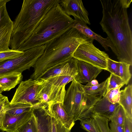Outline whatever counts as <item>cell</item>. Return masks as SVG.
<instances>
[{"label": "cell", "mask_w": 132, "mask_h": 132, "mask_svg": "<svg viewBox=\"0 0 132 132\" xmlns=\"http://www.w3.org/2000/svg\"><path fill=\"white\" fill-rule=\"evenodd\" d=\"M46 44L38 46L24 51L21 55L0 63V75L15 72L22 73L33 67L43 54Z\"/></svg>", "instance_id": "obj_6"}, {"label": "cell", "mask_w": 132, "mask_h": 132, "mask_svg": "<svg viewBox=\"0 0 132 132\" xmlns=\"http://www.w3.org/2000/svg\"><path fill=\"white\" fill-rule=\"evenodd\" d=\"M60 4L67 15H72L74 19H79L86 24H90L88 16L89 13L82 0H62Z\"/></svg>", "instance_id": "obj_11"}, {"label": "cell", "mask_w": 132, "mask_h": 132, "mask_svg": "<svg viewBox=\"0 0 132 132\" xmlns=\"http://www.w3.org/2000/svg\"><path fill=\"white\" fill-rule=\"evenodd\" d=\"M123 126V132H132V120L126 116Z\"/></svg>", "instance_id": "obj_33"}, {"label": "cell", "mask_w": 132, "mask_h": 132, "mask_svg": "<svg viewBox=\"0 0 132 132\" xmlns=\"http://www.w3.org/2000/svg\"><path fill=\"white\" fill-rule=\"evenodd\" d=\"M46 107L50 115L59 121L66 128L71 130L75 124V121L64 110L63 103L57 102H52Z\"/></svg>", "instance_id": "obj_16"}, {"label": "cell", "mask_w": 132, "mask_h": 132, "mask_svg": "<svg viewBox=\"0 0 132 132\" xmlns=\"http://www.w3.org/2000/svg\"><path fill=\"white\" fill-rule=\"evenodd\" d=\"M74 23L72 27L77 29L86 37L92 39H95L98 42L106 51L110 47L115 54L116 50L113 44L107 37L106 38L94 32L87 26V24L81 20L74 19Z\"/></svg>", "instance_id": "obj_15"}, {"label": "cell", "mask_w": 132, "mask_h": 132, "mask_svg": "<svg viewBox=\"0 0 132 132\" xmlns=\"http://www.w3.org/2000/svg\"><path fill=\"white\" fill-rule=\"evenodd\" d=\"M10 102L7 97L0 94V114L4 111V108Z\"/></svg>", "instance_id": "obj_35"}, {"label": "cell", "mask_w": 132, "mask_h": 132, "mask_svg": "<svg viewBox=\"0 0 132 132\" xmlns=\"http://www.w3.org/2000/svg\"><path fill=\"white\" fill-rule=\"evenodd\" d=\"M103 16L100 23L113 44L119 62L132 65V33L127 8L120 0H100Z\"/></svg>", "instance_id": "obj_1"}, {"label": "cell", "mask_w": 132, "mask_h": 132, "mask_svg": "<svg viewBox=\"0 0 132 132\" xmlns=\"http://www.w3.org/2000/svg\"><path fill=\"white\" fill-rule=\"evenodd\" d=\"M93 41L91 39L79 45L74 53L73 57L107 70L109 56L105 52L95 47L93 43Z\"/></svg>", "instance_id": "obj_8"}, {"label": "cell", "mask_w": 132, "mask_h": 132, "mask_svg": "<svg viewBox=\"0 0 132 132\" xmlns=\"http://www.w3.org/2000/svg\"><path fill=\"white\" fill-rule=\"evenodd\" d=\"M15 132H37L36 118L33 112L30 119L19 127Z\"/></svg>", "instance_id": "obj_25"}, {"label": "cell", "mask_w": 132, "mask_h": 132, "mask_svg": "<svg viewBox=\"0 0 132 132\" xmlns=\"http://www.w3.org/2000/svg\"><path fill=\"white\" fill-rule=\"evenodd\" d=\"M4 113L5 112L4 111L0 114V129L2 125Z\"/></svg>", "instance_id": "obj_38"}, {"label": "cell", "mask_w": 132, "mask_h": 132, "mask_svg": "<svg viewBox=\"0 0 132 132\" xmlns=\"http://www.w3.org/2000/svg\"><path fill=\"white\" fill-rule=\"evenodd\" d=\"M91 39L72 27L52 40L33 67L34 71L30 78L36 79L50 68L69 60L79 45Z\"/></svg>", "instance_id": "obj_2"}, {"label": "cell", "mask_w": 132, "mask_h": 132, "mask_svg": "<svg viewBox=\"0 0 132 132\" xmlns=\"http://www.w3.org/2000/svg\"><path fill=\"white\" fill-rule=\"evenodd\" d=\"M33 113V108L30 111L18 116L5 113L0 130L6 132H15L17 129L28 121Z\"/></svg>", "instance_id": "obj_14"}, {"label": "cell", "mask_w": 132, "mask_h": 132, "mask_svg": "<svg viewBox=\"0 0 132 132\" xmlns=\"http://www.w3.org/2000/svg\"><path fill=\"white\" fill-rule=\"evenodd\" d=\"M33 108L30 105L20 103H10L5 108V113L13 116H18L31 111Z\"/></svg>", "instance_id": "obj_21"}, {"label": "cell", "mask_w": 132, "mask_h": 132, "mask_svg": "<svg viewBox=\"0 0 132 132\" xmlns=\"http://www.w3.org/2000/svg\"><path fill=\"white\" fill-rule=\"evenodd\" d=\"M130 66L126 63L120 62L119 77L124 81L125 84L126 85L128 84L131 76L129 69Z\"/></svg>", "instance_id": "obj_28"}, {"label": "cell", "mask_w": 132, "mask_h": 132, "mask_svg": "<svg viewBox=\"0 0 132 132\" xmlns=\"http://www.w3.org/2000/svg\"><path fill=\"white\" fill-rule=\"evenodd\" d=\"M78 74L75 79L81 84L95 79L103 70L90 64L76 59Z\"/></svg>", "instance_id": "obj_13"}, {"label": "cell", "mask_w": 132, "mask_h": 132, "mask_svg": "<svg viewBox=\"0 0 132 132\" xmlns=\"http://www.w3.org/2000/svg\"><path fill=\"white\" fill-rule=\"evenodd\" d=\"M84 85L75 79L66 91L63 107L75 121L92 117L93 108L101 98L87 94Z\"/></svg>", "instance_id": "obj_5"}, {"label": "cell", "mask_w": 132, "mask_h": 132, "mask_svg": "<svg viewBox=\"0 0 132 132\" xmlns=\"http://www.w3.org/2000/svg\"><path fill=\"white\" fill-rule=\"evenodd\" d=\"M110 132H123V126L113 122L110 123Z\"/></svg>", "instance_id": "obj_34"}, {"label": "cell", "mask_w": 132, "mask_h": 132, "mask_svg": "<svg viewBox=\"0 0 132 132\" xmlns=\"http://www.w3.org/2000/svg\"><path fill=\"white\" fill-rule=\"evenodd\" d=\"M75 77L69 76H60L44 79L53 84L59 87L65 86L69 82L75 79Z\"/></svg>", "instance_id": "obj_24"}, {"label": "cell", "mask_w": 132, "mask_h": 132, "mask_svg": "<svg viewBox=\"0 0 132 132\" xmlns=\"http://www.w3.org/2000/svg\"><path fill=\"white\" fill-rule=\"evenodd\" d=\"M119 103L124 109L126 116L132 120V85L129 84L120 90Z\"/></svg>", "instance_id": "obj_19"}, {"label": "cell", "mask_w": 132, "mask_h": 132, "mask_svg": "<svg viewBox=\"0 0 132 132\" xmlns=\"http://www.w3.org/2000/svg\"><path fill=\"white\" fill-rule=\"evenodd\" d=\"M23 77L21 73L15 72L0 75V86L3 91H9L20 83Z\"/></svg>", "instance_id": "obj_18"}, {"label": "cell", "mask_w": 132, "mask_h": 132, "mask_svg": "<svg viewBox=\"0 0 132 132\" xmlns=\"http://www.w3.org/2000/svg\"><path fill=\"white\" fill-rule=\"evenodd\" d=\"M124 85H121L118 87L111 89L106 92L105 95L110 102L113 104L119 103L120 95V89Z\"/></svg>", "instance_id": "obj_29"}, {"label": "cell", "mask_w": 132, "mask_h": 132, "mask_svg": "<svg viewBox=\"0 0 132 132\" xmlns=\"http://www.w3.org/2000/svg\"><path fill=\"white\" fill-rule=\"evenodd\" d=\"M60 0H24L13 22L9 47L19 51L48 12Z\"/></svg>", "instance_id": "obj_3"}, {"label": "cell", "mask_w": 132, "mask_h": 132, "mask_svg": "<svg viewBox=\"0 0 132 132\" xmlns=\"http://www.w3.org/2000/svg\"><path fill=\"white\" fill-rule=\"evenodd\" d=\"M78 74L76 59L72 57L68 61L53 66L41 74L37 79L44 80L60 76L76 77Z\"/></svg>", "instance_id": "obj_10"}, {"label": "cell", "mask_w": 132, "mask_h": 132, "mask_svg": "<svg viewBox=\"0 0 132 132\" xmlns=\"http://www.w3.org/2000/svg\"><path fill=\"white\" fill-rule=\"evenodd\" d=\"M126 117V115L124 109L120 105L112 117L108 119V121H111V122L123 126Z\"/></svg>", "instance_id": "obj_27"}, {"label": "cell", "mask_w": 132, "mask_h": 132, "mask_svg": "<svg viewBox=\"0 0 132 132\" xmlns=\"http://www.w3.org/2000/svg\"><path fill=\"white\" fill-rule=\"evenodd\" d=\"M74 22L58 4L46 14L19 51L24 52L46 44L72 28Z\"/></svg>", "instance_id": "obj_4"}, {"label": "cell", "mask_w": 132, "mask_h": 132, "mask_svg": "<svg viewBox=\"0 0 132 132\" xmlns=\"http://www.w3.org/2000/svg\"><path fill=\"white\" fill-rule=\"evenodd\" d=\"M109 83V77L102 83L91 86L84 85V89L87 94L102 98L104 96L107 92Z\"/></svg>", "instance_id": "obj_22"}, {"label": "cell", "mask_w": 132, "mask_h": 132, "mask_svg": "<svg viewBox=\"0 0 132 132\" xmlns=\"http://www.w3.org/2000/svg\"><path fill=\"white\" fill-rule=\"evenodd\" d=\"M47 119V132H70L71 130L66 128L48 111Z\"/></svg>", "instance_id": "obj_23"}, {"label": "cell", "mask_w": 132, "mask_h": 132, "mask_svg": "<svg viewBox=\"0 0 132 132\" xmlns=\"http://www.w3.org/2000/svg\"><path fill=\"white\" fill-rule=\"evenodd\" d=\"M37 126V132H47L48 111L46 108L41 106L33 108Z\"/></svg>", "instance_id": "obj_20"}, {"label": "cell", "mask_w": 132, "mask_h": 132, "mask_svg": "<svg viewBox=\"0 0 132 132\" xmlns=\"http://www.w3.org/2000/svg\"><path fill=\"white\" fill-rule=\"evenodd\" d=\"M120 64V62L114 61L109 58L107 62V70L115 75L119 77Z\"/></svg>", "instance_id": "obj_31"}, {"label": "cell", "mask_w": 132, "mask_h": 132, "mask_svg": "<svg viewBox=\"0 0 132 132\" xmlns=\"http://www.w3.org/2000/svg\"><path fill=\"white\" fill-rule=\"evenodd\" d=\"M109 77V83L107 92L111 89L117 87L121 85H125L124 81L119 77L111 73Z\"/></svg>", "instance_id": "obj_32"}, {"label": "cell", "mask_w": 132, "mask_h": 132, "mask_svg": "<svg viewBox=\"0 0 132 132\" xmlns=\"http://www.w3.org/2000/svg\"><path fill=\"white\" fill-rule=\"evenodd\" d=\"M45 83V80L30 78L22 81L17 88L10 103H20L29 104L33 108L40 106L42 90Z\"/></svg>", "instance_id": "obj_7"}, {"label": "cell", "mask_w": 132, "mask_h": 132, "mask_svg": "<svg viewBox=\"0 0 132 132\" xmlns=\"http://www.w3.org/2000/svg\"><path fill=\"white\" fill-rule=\"evenodd\" d=\"M98 84L99 83L97 80L95 79L92 80L90 82H88L86 84V86H91L96 85Z\"/></svg>", "instance_id": "obj_37"}, {"label": "cell", "mask_w": 132, "mask_h": 132, "mask_svg": "<svg viewBox=\"0 0 132 132\" xmlns=\"http://www.w3.org/2000/svg\"><path fill=\"white\" fill-rule=\"evenodd\" d=\"M45 80V84L41 94L40 106H47L50 103L54 102L63 103L66 92L65 86H57Z\"/></svg>", "instance_id": "obj_12"}, {"label": "cell", "mask_w": 132, "mask_h": 132, "mask_svg": "<svg viewBox=\"0 0 132 132\" xmlns=\"http://www.w3.org/2000/svg\"><path fill=\"white\" fill-rule=\"evenodd\" d=\"M24 52L10 49L9 50L0 52V63L6 60L20 56Z\"/></svg>", "instance_id": "obj_30"}, {"label": "cell", "mask_w": 132, "mask_h": 132, "mask_svg": "<svg viewBox=\"0 0 132 132\" xmlns=\"http://www.w3.org/2000/svg\"><path fill=\"white\" fill-rule=\"evenodd\" d=\"M3 92V90L2 88H1V87L0 86V94L1 93Z\"/></svg>", "instance_id": "obj_40"}, {"label": "cell", "mask_w": 132, "mask_h": 132, "mask_svg": "<svg viewBox=\"0 0 132 132\" xmlns=\"http://www.w3.org/2000/svg\"><path fill=\"white\" fill-rule=\"evenodd\" d=\"M10 0H0V6L10 1Z\"/></svg>", "instance_id": "obj_39"}, {"label": "cell", "mask_w": 132, "mask_h": 132, "mask_svg": "<svg viewBox=\"0 0 132 132\" xmlns=\"http://www.w3.org/2000/svg\"><path fill=\"white\" fill-rule=\"evenodd\" d=\"M80 121L81 127L87 132H98L95 120L92 117Z\"/></svg>", "instance_id": "obj_26"}, {"label": "cell", "mask_w": 132, "mask_h": 132, "mask_svg": "<svg viewBox=\"0 0 132 132\" xmlns=\"http://www.w3.org/2000/svg\"><path fill=\"white\" fill-rule=\"evenodd\" d=\"M120 1L123 5L125 8L127 9L129 7L131 2V0H120Z\"/></svg>", "instance_id": "obj_36"}, {"label": "cell", "mask_w": 132, "mask_h": 132, "mask_svg": "<svg viewBox=\"0 0 132 132\" xmlns=\"http://www.w3.org/2000/svg\"><path fill=\"white\" fill-rule=\"evenodd\" d=\"M13 22L7 11L6 3L0 6V52L10 50L9 47Z\"/></svg>", "instance_id": "obj_9"}, {"label": "cell", "mask_w": 132, "mask_h": 132, "mask_svg": "<svg viewBox=\"0 0 132 132\" xmlns=\"http://www.w3.org/2000/svg\"><path fill=\"white\" fill-rule=\"evenodd\" d=\"M120 105L119 103H111L105 95L96 103L93 108L92 114L101 116L109 119L112 117Z\"/></svg>", "instance_id": "obj_17"}]
</instances>
